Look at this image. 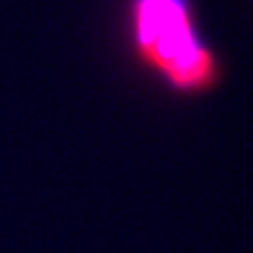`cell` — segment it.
Segmentation results:
<instances>
[{
  "label": "cell",
  "instance_id": "obj_1",
  "mask_svg": "<svg viewBox=\"0 0 253 253\" xmlns=\"http://www.w3.org/2000/svg\"><path fill=\"white\" fill-rule=\"evenodd\" d=\"M126 30L138 66L177 100L221 88L225 66L206 38L192 0H128Z\"/></svg>",
  "mask_w": 253,
  "mask_h": 253
}]
</instances>
